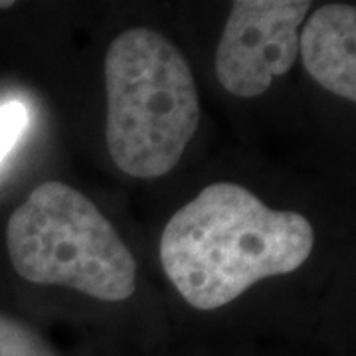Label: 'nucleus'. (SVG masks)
<instances>
[{
  "mask_svg": "<svg viewBox=\"0 0 356 356\" xmlns=\"http://www.w3.org/2000/svg\"><path fill=\"white\" fill-rule=\"evenodd\" d=\"M313 245L303 214L273 210L240 184L214 182L170 216L159 255L182 299L214 311L257 281L297 271Z\"/></svg>",
  "mask_w": 356,
  "mask_h": 356,
  "instance_id": "nucleus-1",
  "label": "nucleus"
},
{
  "mask_svg": "<svg viewBox=\"0 0 356 356\" xmlns=\"http://www.w3.org/2000/svg\"><path fill=\"white\" fill-rule=\"evenodd\" d=\"M107 149L135 178L165 177L200 125V99L184 54L151 28H129L105 54Z\"/></svg>",
  "mask_w": 356,
  "mask_h": 356,
  "instance_id": "nucleus-2",
  "label": "nucleus"
},
{
  "mask_svg": "<svg viewBox=\"0 0 356 356\" xmlns=\"http://www.w3.org/2000/svg\"><path fill=\"white\" fill-rule=\"evenodd\" d=\"M6 248L30 283L64 285L117 303L137 289V259L99 208L74 186L50 180L13 212Z\"/></svg>",
  "mask_w": 356,
  "mask_h": 356,
  "instance_id": "nucleus-3",
  "label": "nucleus"
},
{
  "mask_svg": "<svg viewBox=\"0 0 356 356\" xmlns=\"http://www.w3.org/2000/svg\"><path fill=\"white\" fill-rule=\"evenodd\" d=\"M309 8L307 0L234 2L216 50L220 86L238 97H257L291 72Z\"/></svg>",
  "mask_w": 356,
  "mask_h": 356,
  "instance_id": "nucleus-4",
  "label": "nucleus"
},
{
  "mask_svg": "<svg viewBox=\"0 0 356 356\" xmlns=\"http://www.w3.org/2000/svg\"><path fill=\"white\" fill-rule=\"evenodd\" d=\"M355 44L356 10L350 4L317 8L299 36V51L309 76L348 102H356Z\"/></svg>",
  "mask_w": 356,
  "mask_h": 356,
  "instance_id": "nucleus-5",
  "label": "nucleus"
},
{
  "mask_svg": "<svg viewBox=\"0 0 356 356\" xmlns=\"http://www.w3.org/2000/svg\"><path fill=\"white\" fill-rule=\"evenodd\" d=\"M0 356H58L38 332L22 321L0 315Z\"/></svg>",
  "mask_w": 356,
  "mask_h": 356,
  "instance_id": "nucleus-6",
  "label": "nucleus"
},
{
  "mask_svg": "<svg viewBox=\"0 0 356 356\" xmlns=\"http://www.w3.org/2000/svg\"><path fill=\"white\" fill-rule=\"evenodd\" d=\"M30 113L24 103L8 102L0 105V163L6 159V154L13 151V147L22 137L28 127Z\"/></svg>",
  "mask_w": 356,
  "mask_h": 356,
  "instance_id": "nucleus-7",
  "label": "nucleus"
},
{
  "mask_svg": "<svg viewBox=\"0 0 356 356\" xmlns=\"http://www.w3.org/2000/svg\"><path fill=\"white\" fill-rule=\"evenodd\" d=\"M14 2L13 0H6V2H0V8H13Z\"/></svg>",
  "mask_w": 356,
  "mask_h": 356,
  "instance_id": "nucleus-8",
  "label": "nucleus"
}]
</instances>
